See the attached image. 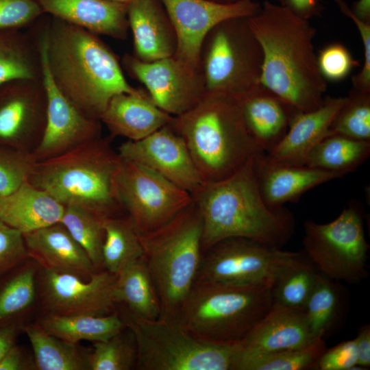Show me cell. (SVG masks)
Wrapping results in <instances>:
<instances>
[{
  "label": "cell",
  "instance_id": "cell-1",
  "mask_svg": "<svg viewBox=\"0 0 370 370\" xmlns=\"http://www.w3.org/2000/svg\"><path fill=\"white\" fill-rule=\"evenodd\" d=\"M247 22L262 51L260 84L300 111L319 108L327 82L318 67L316 29L309 20L264 1Z\"/></svg>",
  "mask_w": 370,
  "mask_h": 370
},
{
  "label": "cell",
  "instance_id": "cell-2",
  "mask_svg": "<svg viewBox=\"0 0 370 370\" xmlns=\"http://www.w3.org/2000/svg\"><path fill=\"white\" fill-rule=\"evenodd\" d=\"M191 197L202 220L203 254L230 238H247L281 248L294 233L293 214L284 206L272 208L264 201L254 158L223 180L202 182Z\"/></svg>",
  "mask_w": 370,
  "mask_h": 370
},
{
  "label": "cell",
  "instance_id": "cell-3",
  "mask_svg": "<svg viewBox=\"0 0 370 370\" xmlns=\"http://www.w3.org/2000/svg\"><path fill=\"white\" fill-rule=\"evenodd\" d=\"M47 58L60 90L84 114L99 120L116 94L142 95L126 80L117 56L97 35L53 17L46 25Z\"/></svg>",
  "mask_w": 370,
  "mask_h": 370
},
{
  "label": "cell",
  "instance_id": "cell-4",
  "mask_svg": "<svg viewBox=\"0 0 370 370\" xmlns=\"http://www.w3.org/2000/svg\"><path fill=\"white\" fill-rule=\"evenodd\" d=\"M170 126L183 138L203 182L223 180L261 153L244 121L237 97L207 92Z\"/></svg>",
  "mask_w": 370,
  "mask_h": 370
},
{
  "label": "cell",
  "instance_id": "cell-5",
  "mask_svg": "<svg viewBox=\"0 0 370 370\" xmlns=\"http://www.w3.org/2000/svg\"><path fill=\"white\" fill-rule=\"evenodd\" d=\"M111 138L100 136L37 162L28 182L64 206L78 207L101 218L125 213L116 189L121 157Z\"/></svg>",
  "mask_w": 370,
  "mask_h": 370
},
{
  "label": "cell",
  "instance_id": "cell-6",
  "mask_svg": "<svg viewBox=\"0 0 370 370\" xmlns=\"http://www.w3.org/2000/svg\"><path fill=\"white\" fill-rule=\"evenodd\" d=\"M273 301L272 286L195 281L173 319L203 341L240 342Z\"/></svg>",
  "mask_w": 370,
  "mask_h": 370
},
{
  "label": "cell",
  "instance_id": "cell-7",
  "mask_svg": "<svg viewBox=\"0 0 370 370\" xmlns=\"http://www.w3.org/2000/svg\"><path fill=\"white\" fill-rule=\"evenodd\" d=\"M202 220L193 201L140 239L161 305V318L173 319L190 291L203 252Z\"/></svg>",
  "mask_w": 370,
  "mask_h": 370
},
{
  "label": "cell",
  "instance_id": "cell-8",
  "mask_svg": "<svg viewBox=\"0 0 370 370\" xmlns=\"http://www.w3.org/2000/svg\"><path fill=\"white\" fill-rule=\"evenodd\" d=\"M118 310L133 333L140 370H234L240 342L203 341L173 319L149 320L121 305Z\"/></svg>",
  "mask_w": 370,
  "mask_h": 370
},
{
  "label": "cell",
  "instance_id": "cell-9",
  "mask_svg": "<svg viewBox=\"0 0 370 370\" xmlns=\"http://www.w3.org/2000/svg\"><path fill=\"white\" fill-rule=\"evenodd\" d=\"M263 55L247 18H232L206 35L199 68L207 92L239 97L260 84Z\"/></svg>",
  "mask_w": 370,
  "mask_h": 370
},
{
  "label": "cell",
  "instance_id": "cell-10",
  "mask_svg": "<svg viewBox=\"0 0 370 370\" xmlns=\"http://www.w3.org/2000/svg\"><path fill=\"white\" fill-rule=\"evenodd\" d=\"M304 252L318 272L330 280L356 283L367 275L369 245L362 209L349 203L332 221L304 223Z\"/></svg>",
  "mask_w": 370,
  "mask_h": 370
},
{
  "label": "cell",
  "instance_id": "cell-11",
  "mask_svg": "<svg viewBox=\"0 0 370 370\" xmlns=\"http://www.w3.org/2000/svg\"><path fill=\"white\" fill-rule=\"evenodd\" d=\"M308 260L304 251L230 238L203 254L195 281L273 287L284 273Z\"/></svg>",
  "mask_w": 370,
  "mask_h": 370
},
{
  "label": "cell",
  "instance_id": "cell-12",
  "mask_svg": "<svg viewBox=\"0 0 370 370\" xmlns=\"http://www.w3.org/2000/svg\"><path fill=\"white\" fill-rule=\"evenodd\" d=\"M116 189L125 213L140 234L162 226L193 202L188 192L147 167L122 158Z\"/></svg>",
  "mask_w": 370,
  "mask_h": 370
},
{
  "label": "cell",
  "instance_id": "cell-13",
  "mask_svg": "<svg viewBox=\"0 0 370 370\" xmlns=\"http://www.w3.org/2000/svg\"><path fill=\"white\" fill-rule=\"evenodd\" d=\"M116 275L98 270L88 278L38 267V301L44 313L103 316L116 310L114 288Z\"/></svg>",
  "mask_w": 370,
  "mask_h": 370
},
{
  "label": "cell",
  "instance_id": "cell-14",
  "mask_svg": "<svg viewBox=\"0 0 370 370\" xmlns=\"http://www.w3.org/2000/svg\"><path fill=\"white\" fill-rule=\"evenodd\" d=\"M124 69L145 85L153 103L172 115H180L193 108L206 92L199 69L174 56L143 62L125 54Z\"/></svg>",
  "mask_w": 370,
  "mask_h": 370
},
{
  "label": "cell",
  "instance_id": "cell-15",
  "mask_svg": "<svg viewBox=\"0 0 370 370\" xmlns=\"http://www.w3.org/2000/svg\"><path fill=\"white\" fill-rule=\"evenodd\" d=\"M38 43L47 109L44 134L33 152L38 162L57 156L97 138L101 132V122L80 112L56 85L47 62L46 27L40 34Z\"/></svg>",
  "mask_w": 370,
  "mask_h": 370
},
{
  "label": "cell",
  "instance_id": "cell-16",
  "mask_svg": "<svg viewBox=\"0 0 370 370\" xmlns=\"http://www.w3.org/2000/svg\"><path fill=\"white\" fill-rule=\"evenodd\" d=\"M42 77L17 79L0 87V145L34 152L47 123Z\"/></svg>",
  "mask_w": 370,
  "mask_h": 370
},
{
  "label": "cell",
  "instance_id": "cell-17",
  "mask_svg": "<svg viewBox=\"0 0 370 370\" xmlns=\"http://www.w3.org/2000/svg\"><path fill=\"white\" fill-rule=\"evenodd\" d=\"M177 36L176 58L199 69V56L208 33L225 20L249 18L260 9L254 0L220 3L210 0H161Z\"/></svg>",
  "mask_w": 370,
  "mask_h": 370
},
{
  "label": "cell",
  "instance_id": "cell-18",
  "mask_svg": "<svg viewBox=\"0 0 370 370\" xmlns=\"http://www.w3.org/2000/svg\"><path fill=\"white\" fill-rule=\"evenodd\" d=\"M118 153L153 171L190 195L203 182L185 142L169 124L143 139L122 143Z\"/></svg>",
  "mask_w": 370,
  "mask_h": 370
},
{
  "label": "cell",
  "instance_id": "cell-19",
  "mask_svg": "<svg viewBox=\"0 0 370 370\" xmlns=\"http://www.w3.org/2000/svg\"><path fill=\"white\" fill-rule=\"evenodd\" d=\"M303 308L273 304L264 317L241 341L245 351L264 353L303 348L317 338Z\"/></svg>",
  "mask_w": 370,
  "mask_h": 370
},
{
  "label": "cell",
  "instance_id": "cell-20",
  "mask_svg": "<svg viewBox=\"0 0 370 370\" xmlns=\"http://www.w3.org/2000/svg\"><path fill=\"white\" fill-rule=\"evenodd\" d=\"M237 98L251 138L265 153L280 143L300 111L261 84Z\"/></svg>",
  "mask_w": 370,
  "mask_h": 370
},
{
  "label": "cell",
  "instance_id": "cell-21",
  "mask_svg": "<svg viewBox=\"0 0 370 370\" xmlns=\"http://www.w3.org/2000/svg\"><path fill=\"white\" fill-rule=\"evenodd\" d=\"M254 169L262 197L272 208L296 201L304 193L342 175L306 165L273 163L264 152L254 158Z\"/></svg>",
  "mask_w": 370,
  "mask_h": 370
},
{
  "label": "cell",
  "instance_id": "cell-22",
  "mask_svg": "<svg viewBox=\"0 0 370 370\" xmlns=\"http://www.w3.org/2000/svg\"><path fill=\"white\" fill-rule=\"evenodd\" d=\"M346 99L347 97H327L319 108L308 112L299 111L282 140L266 153L267 158L278 164L305 165L311 149L328 135L330 125Z\"/></svg>",
  "mask_w": 370,
  "mask_h": 370
},
{
  "label": "cell",
  "instance_id": "cell-23",
  "mask_svg": "<svg viewBox=\"0 0 370 370\" xmlns=\"http://www.w3.org/2000/svg\"><path fill=\"white\" fill-rule=\"evenodd\" d=\"M127 19L134 40V56L153 62L173 56L177 36L161 0H135L127 5Z\"/></svg>",
  "mask_w": 370,
  "mask_h": 370
},
{
  "label": "cell",
  "instance_id": "cell-24",
  "mask_svg": "<svg viewBox=\"0 0 370 370\" xmlns=\"http://www.w3.org/2000/svg\"><path fill=\"white\" fill-rule=\"evenodd\" d=\"M23 235L29 258L42 267L86 279L98 271L60 223Z\"/></svg>",
  "mask_w": 370,
  "mask_h": 370
},
{
  "label": "cell",
  "instance_id": "cell-25",
  "mask_svg": "<svg viewBox=\"0 0 370 370\" xmlns=\"http://www.w3.org/2000/svg\"><path fill=\"white\" fill-rule=\"evenodd\" d=\"M44 12L96 35L127 36V3L109 0H37Z\"/></svg>",
  "mask_w": 370,
  "mask_h": 370
},
{
  "label": "cell",
  "instance_id": "cell-26",
  "mask_svg": "<svg viewBox=\"0 0 370 370\" xmlns=\"http://www.w3.org/2000/svg\"><path fill=\"white\" fill-rule=\"evenodd\" d=\"M173 116L156 106L147 92L142 95L119 93L109 101L100 121L112 138L138 140L169 124Z\"/></svg>",
  "mask_w": 370,
  "mask_h": 370
},
{
  "label": "cell",
  "instance_id": "cell-27",
  "mask_svg": "<svg viewBox=\"0 0 370 370\" xmlns=\"http://www.w3.org/2000/svg\"><path fill=\"white\" fill-rule=\"evenodd\" d=\"M64 206L28 181L0 199V221L23 234L60 222Z\"/></svg>",
  "mask_w": 370,
  "mask_h": 370
},
{
  "label": "cell",
  "instance_id": "cell-28",
  "mask_svg": "<svg viewBox=\"0 0 370 370\" xmlns=\"http://www.w3.org/2000/svg\"><path fill=\"white\" fill-rule=\"evenodd\" d=\"M114 299L116 304L138 317L149 320L160 318L159 296L143 256L130 262L116 275Z\"/></svg>",
  "mask_w": 370,
  "mask_h": 370
},
{
  "label": "cell",
  "instance_id": "cell-29",
  "mask_svg": "<svg viewBox=\"0 0 370 370\" xmlns=\"http://www.w3.org/2000/svg\"><path fill=\"white\" fill-rule=\"evenodd\" d=\"M36 322L49 334L74 344L106 341L126 328L118 310L103 316L43 313Z\"/></svg>",
  "mask_w": 370,
  "mask_h": 370
},
{
  "label": "cell",
  "instance_id": "cell-30",
  "mask_svg": "<svg viewBox=\"0 0 370 370\" xmlns=\"http://www.w3.org/2000/svg\"><path fill=\"white\" fill-rule=\"evenodd\" d=\"M42 77L38 38L16 29H0V87L17 79Z\"/></svg>",
  "mask_w": 370,
  "mask_h": 370
},
{
  "label": "cell",
  "instance_id": "cell-31",
  "mask_svg": "<svg viewBox=\"0 0 370 370\" xmlns=\"http://www.w3.org/2000/svg\"><path fill=\"white\" fill-rule=\"evenodd\" d=\"M29 259L0 278V325L21 324V319L38 301L39 265Z\"/></svg>",
  "mask_w": 370,
  "mask_h": 370
},
{
  "label": "cell",
  "instance_id": "cell-32",
  "mask_svg": "<svg viewBox=\"0 0 370 370\" xmlns=\"http://www.w3.org/2000/svg\"><path fill=\"white\" fill-rule=\"evenodd\" d=\"M369 155L370 140L330 134L311 149L305 165L345 176L356 171L369 158Z\"/></svg>",
  "mask_w": 370,
  "mask_h": 370
},
{
  "label": "cell",
  "instance_id": "cell-33",
  "mask_svg": "<svg viewBox=\"0 0 370 370\" xmlns=\"http://www.w3.org/2000/svg\"><path fill=\"white\" fill-rule=\"evenodd\" d=\"M31 343L34 367L38 370L89 369L88 354L77 344L61 340L47 332L37 322L24 326Z\"/></svg>",
  "mask_w": 370,
  "mask_h": 370
},
{
  "label": "cell",
  "instance_id": "cell-34",
  "mask_svg": "<svg viewBox=\"0 0 370 370\" xmlns=\"http://www.w3.org/2000/svg\"><path fill=\"white\" fill-rule=\"evenodd\" d=\"M103 267L117 275L127 264L143 256L140 234L124 213L103 219Z\"/></svg>",
  "mask_w": 370,
  "mask_h": 370
},
{
  "label": "cell",
  "instance_id": "cell-35",
  "mask_svg": "<svg viewBox=\"0 0 370 370\" xmlns=\"http://www.w3.org/2000/svg\"><path fill=\"white\" fill-rule=\"evenodd\" d=\"M326 347L323 338H317L309 346L264 353L242 349L234 370H307L316 369Z\"/></svg>",
  "mask_w": 370,
  "mask_h": 370
},
{
  "label": "cell",
  "instance_id": "cell-36",
  "mask_svg": "<svg viewBox=\"0 0 370 370\" xmlns=\"http://www.w3.org/2000/svg\"><path fill=\"white\" fill-rule=\"evenodd\" d=\"M64 207L60 223L85 251L95 268L103 267V218L78 207Z\"/></svg>",
  "mask_w": 370,
  "mask_h": 370
},
{
  "label": "cell",
  "instance_id": "cell-37",
  "mask_svg": "<svg viewBox=\"0 0 370 370\" xmlns=\"http://www.w3.org/2000/svg\"><path fill=\"white\" fill-rule=\"evenodd\" d=\"M88 359L90 370L132 369L137 362V347L133 333L126 327L106 341L94 342Z\"/></svg>",
  "mask_w": 370,
  "mask_h": 370
},
{
  "label": "cell",
  "instance_id": "cell-38",
  "mask_svg": "<svg viewBox=\"0 0 370 370\" xmlns=\"http://www.w3.org/2000/svg\"><path fill=\"white\" fill-rule=\"evenodd\" d=\"M339 304L338 291L328 278L318 273L304 310L310 328L317 338L325 336L336 319Z\"/></svg>",
  "mask_w": 370,
  "mask_h": 370
},
{
  "label": "cell",
  "instance_id": "cell-39",
  "mask_svg": "<svg viewBox=\"0 0 370 370\" xmlns=\"http://www.w3.org/2000/svg\"><path fill=\"white\" fill-rule=\"evenodd\" d=\"M330 134L370 140V93L351 90L330 125Z\"/></svg>",
  "mask_w": 370,
  "mask_h": 370
},
{
  "label": "cell",
  "instance_id": "cell-40",
  "mask_svg": "<svg viewBox=\"0 0 370 370\" xmlns=\"http://www.w3.org/2000/svg\"><path fill=\"white\" fill-rule=\"evenodd\" d=\"M318 273L309 260L289 270L272 287L273 301L287 306L304 308Z\"/></svg>",
  "mask_w": 370,
  "mask_h": 370
},
{
  "label": "cell",
  "instance_id": "cell-41",
  "mask_svg": "<svg viewBox=\"0 0 370 370\" xmlns=\"http://www.w3.org/2000/svg\"><path fill=\"white\" fill-rule=\"evenodd\" d=\"M37 162L32 152L0 145V199L28 181Z\"/></svg>",
  "mask_w": 370,
  "mask_h": 370
},
{
  "label": "cell",
  "instance_id": "cell-42",
  "mask_svg": "<svg viewBox=\"0 0 370 370\" xmlns=\"http://www.w3.org/2000/svg\"><path fill=\"white\" fill-rule=\"evenodd\" d=\"M317 58L319 71L325 81L342 80L359 65L347 48L339 42L324 47Z\"/></svg>",
  "mask_w": 370,
  "mask_h": 370
},
{
  "label": "cell",
  "instance_id": "cell-43",
  "mask_svg": "<svg viewBox=\"0 0 370 370\" xmlns=\"http://www.w3.org/2000/svg\"><path fill=\"white\" fill-rule=\"evenodd\" d=\"M29 258L23 234L0 221V278Z\"/></svg>",
  "mask_w": 370,
  "mask_h": 370
},
{
  "label": "cell",
  "instance_id": "cell-44",
  "mask_svg": "<svg viewBox=\"0 0 370 370\" xmlns=\"http://www.w3.org/2000/svg\"><path fill=\"white\" fill-rule=\"evenodd\" d=\"M43 13L37 0H0V29H20Z\"/></svg>",
  "mask_w": 370,
  "mask_h": 370
},
{
  "label": "cell",
  "instance_id": "cell-45",
  "mask_svg": "<svg viewBox=\"0 0 370 370\" xmlns=\"http://www.w3.org/2000/svg\"><path fill=\"white\" fill-rule=\"evenodd\" d=\"M334 1L341 13L354 22L358 29L362 42L363 64L360 71L352 78L353 88L362 92L370 93V23L357 18L345 0Z\"/></svg>",
  "mask_w": 370,
  "mask_h": 370
},
{
  "label": "cell",
  "instance_id": "cell-46",
  "mask_svg": "<svg viewBox=\"0 0 370 370\" xmlns=\"http://www.w3.org/2000/svg\"><path fill=\"white\" fill-rule=\"evenodd\" d=\"M357 361L356 343L353 339L326 349L320 357L316 369L352 370L357 365Z\"/></svg>",
  "mask_w": 370,
  "mask_h": 370
},
{
  "label": "cell",
  "instance_id": "cell-47",
  "mask_svg": "<svg viewBox=\"0 0 370 370\" xmlns=\"http://www.w3.org/2000/svg\"><path fill=\"white\" fill-rule=\"evenodd\" d=\"M279 4L295 15L309 20L321 14L323 5L321 0H278Z\"/></svg>",
  "mask_w": 370,
  "mask_h": 370
},
{
  "label": "cell",
  "instance_id": "cell-48",
  "mask_svg": "<svg viewBox=\"0 0 370 370\" xmlns=\"http://www.w3.org/2000/svg\"><path fill=\"white\" fill-rule=\"evenodd\" d=\"M357 348V365L363 369L370 367V327L369 324L362 325L355 338Z\"/></svg>",
  "mask_w": 370,
  "mask_h": 370
},
{
  "label": "cell",
  "instance_id": "cell-49",
  "mask_svg": "<svg viewBox=\"0 0 370 370\" xmlns=\"http://www.w3.org/2000/svg\"><path fill=\"white\" fill-rule=\"evenodd\" d=\"M29 367L24 352L16 344L0 360V370H25Z\"/></svg>",
  "mask_w": 370,
  "mask_h": 370
},
{
  "label": "cell",
  "instance_id": "cell-50",
  "mask_svg": "<svg viewBox=\"0 0 370 370\" xmlns=\"http://www.w3.org/2000/svg\"><path fill=\"white\" fill-rule=\"evenodd\" d=\"M21 324L0 325V360L15 345Z\"/></svg>",
  "mask_w": 370,
  "mask_h": 370
},
{
  "label": "cell",
  "instance_id": "cell-51",
  "mask_svg": "<svg viewBox=\"0 0 370 370\" xmlns=\"http://www.w3.org/2000/svg\"><path fill=\"white\" fill-rule=\"evenodd\" d=\"M351 10L359 19L370 23V0L356 1L354 3Z\"/></svg>",
  "mask_w": 370,
  "mask_h": 370
},
{
  "label": "cell",
  "instance_id": "cell-52",
  "mask_svg": "<svg viewBox=\"0 0 370 370\" xmlns=\"http://www.w3.org/2000/svg\"><path fill=\"white\" fill-rule=\"evenodd\" d=\"M210 1L220 3L229 4V3H236L243 0H210ZM254 1H256V0H254Z\"/></svg>",
  "mask_w": 370,
  "mask_h": 370
},
{
  "label": "cell",
  "instance_id": "cell-53",
  "mask_svg": "<svg viewBox=\"0 0 370 370\" xmlns=\"http://www.w3.org/2000/svg\"><path fill=\"white\" fill-rule=\"evenodd\" d=\"M111 1L118 2V3H130L135 0H109Z\"/></svg>",
  "mask_w": 370,
  "mask_h": 370
}]
</instances>
